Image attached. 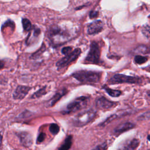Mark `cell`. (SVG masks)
<instances>
[{"mask_svg": "<svg viewBox=\"0 0 150 150\" xmlns=\"http://www.w3.org/2000/svg\"><path fill=\"white\" fill-rule=\"evenodd\" d=\"M47 35L53 46L61 45L73 38V35L68 30L58 25L52 26L48 30Z\"/></svg>", "mask_w": 150, "mask_h": 150, "instance_id": "6da1fadb", "label": "cell"}, {"mask_svg": "<svg viewBox=\"0 0 150 150\" xmlns=\"http://www.w3.org/2000/svg\"><path fill=\"white\" fill-rule=\"evenodd\" d=\"M71 76L77 80L83 83H96L100 79L99 73L90 70L77 71L73 73Z\"/></svg>", "mask_w": 150, "mask_h": 150, "instance_id": "7a4b0ae2", "label": "cell"}, {"mask_svg": "<svg viewBox=\"0 0 150 150\" xmlns=\"http://www.w3.org/2000/svg\"><path fill=\"white\" fill-rule=\"evenodd\" d=\"M96 111L90 108L84 110L77 115L73 119V124L76 127H83L91 122L96 117Z\"/></svg>", "mask_w": 150, "mask_h": 150, "instance_id": "3957f363", "label": "cell"}, {"mask_svg": "<svg viewBox=\"0 0 150 150\" xmlns=\"http://www.w3.org/2000/svg\"><path fill=\"white\" fill-rule=\"evenodd\" d=\"M88 103V98L86 96H81L76 98L71 101L66 107V108L62 111L63 114H70L79 111L83 108H85Z\"/></svg>", "mask_w": 150, "mask_h": 150, "instance_id": "277c9868", "label": "cell"}, {"mask_svg": "<svg viewBox=\"0 0 150 150\" xmlns=\"http://www.w3.org/2000/svg\"><path fill=\"white\" fill-rule=\"evenodd\" d=\"M141 79L137 77L127 76L122 74H115L109 80L108 83L111 84L121 83H139Z\"/></svg>", "mask_w": 150, "mask_h": 150, "instance_id": "5b68a950", "label": "cell"}, {"mask_svg": "<svg viewBox=\"0 0 150 150\" xmlns=\"http://www.w3.org/2000/svg\"><path fill=\"white\" fill-rule=\"evenodd\" d=\"M100 51L98 43L96 42H92L90 44L89 52L84 59L85 63L97 64L100 62Z\"/></svg>", "mask_w": 150, "mask_h": 150, "instance_id": "8992f818", "label": "cell"}, {"mask_svg": "<svg viewBox=\"0 0 150 150\" xmlns=\"http://www.w3.org/2000/svg\"><path fill=\"white\" fill-rule=\"evenodd\" d=\"M81 50L80 48H76L70 53L60 59L56 63V66L59 68H63L68 66L69 64L76 60L80 56Z\"/></svg>", "mask_w": 150, "mask_h": 150, "instance_id": "52a82bcc", "label": "cell"}, {"mask_svg": "<svg viewBox=\"0 0 150 150\" xmlns=\"http://www.w3.org/2000/svg\"><path fill=\"white\" fill-rule=\"evenodd\" d=\"M117 105V103L108 100L104 97H100L96 100V107L101 110H109Z\"/></svg>", "mask_w": 150, "mask_h": 150, "instance_id": "ba28073f", "label": "cell"}, {"mask_svg": "<svg viewBox=\"0 0 150 150\" xmlns=\"http://www.w3.org/2000/svg\"><path fill=\"white\" fill-rule=\"evenodd\" d=\"M30 89L31 87L29 86H18L13 94V98L15 100H22L26 96Z\"/></svg>", "mask_w": 150, "mask_h": 150, "instance_id": "9c48e42d", "label": "cell"}, {"mask_svg": "<svg viewBox=\"0 0 150 150\" xmlns=\"http://www.w3.org/2000/svg\"><path fill=\"white\" fill-rule=\"evenodd\" d=\"M103 29V23L100 20L95 21L87 26V33L88 35H95L98 33Z\"/></svg>", "mask_w": 150, "mask_h": 150, "instance_id": "30bf717a", "label": "cell"}, {"mask_svg": "<svg viewBox=\"0 0 150 150\" xmlns=\"http://www.w3.org/2000/svg\"><path fill=\"white\" fill-rule=\"evenodd\" d=\"M139 144V139L132 138L122 144L118 150H135Z\"/></svg>", "mask_w": 150, "mask_h": 150, "instance_id": "8fae6325", "label": "cell"}, {"mask_svg": "<svg viewBox=\"0 0 150 150\" xmlns=\"http://www.w3.org/2000/svg\"><path fill=\"white\" fill-rule=\"evenodd\" d=\"M135 127V124L131 122H125L118 125L114 129V133L115 134H121L124 132H126Z\"/></svg>", "mask_w": 150, "mask_h": 150, "instance_id": "7c38bea8", "label": "cell"}, {"mask_svg": "<svg viewBox=\"0 0 150 150\" xmlns=\"http://www.w3.org/2000/svg\"><path fill=\"white\" fill-rule=\"evenodd\" d=\"M40 33V30L39 28L34 26L32 27V29L29 32V35L28 36V38L26 39V44L28 45H30L32 44L35 40L38 39L39 35Z\"/></svg>", "mask_w": 150, "mask_h": 150, "instance_id": "4fadbf2b", "label": "cell"}, {"mask_svg": "<svg viewBox=\"0 0 150 150\" xmlns=\"http://www.w3.org/2000/svg\"><path fill=\"white\" fill-rule=\"evenodd\" d=\"M18 136L20 138L21 142L24 146L26 147H29L32 145V139L31 135L29 133L25 132H21L19 134Z\"/></svg>", "mask_w": 150, "mask_h": 150, "instance_id": "5bb4252c", "label": "cell"}, {"mask_svg": "<svg viewBox=\"0 0 150 150\" xmlns=\"http://www.w3.org/2000/svg\"><path fill=\"white\" fill-rule=\"evenodd\" d=\"M67 93V90L64 88L62 89L59 91H57L53 96V97L48 102V105L49 107L53 106L63 96H64Z\"/></svg>", "mask_w": 150, "mask_h": 150, "instance_id": "9a60e30c", "label": "cell"}, {"mask_svg": "<svg viewBox=\"0 0 150 150\" xmlns=\"http://www.w3.org/2000/svg\"><path fill=\"white\" fill-rule=\"evenodd\" d=\"M72 145V136L68 135L57 150H69Z\"/></svg>", "mask_w": 150, "mask_h": 150, "instance_id": "2e32d148", "label": "cell"}, {"mask_svg": "<svg viewBox=\"0 0 150 150\" xmlns=\"http://www.w3.org/2000/svg\"><path fill=\"white\" fill-rule=\"evenodd\" d=\"M103 88L111 97H117L120 96L121 94V91L118 90H113L112 88H109L106 85H104L103 87Z\"/></svg>", "mask_w": 150, "mask_h": 150, "instance_id": "e0dca14e", "label": "cell"}, {"mask_svg": "<svg viewBox=\"0 0 150 150\" xmlns=\"http://www.w3.org/2000/svg\"><path fill=\"white\" fill-rule=\"evenodd\" d=\"M22 24L23 31L25 32H30L32 28V25L30 21L27 18H22Z\"/></svg>", "mask_w": 150, "mask_h": 150, "instance_id": "ac0fdd59", "label": "cell"}, {"mask_svg": "<svg viewBox=\"0 0 150 150\" xmlns=\"http://www.w3.org/2000/svg\"><path fill=\"white\" fill-rule=\"evenodd\" d=\"M135 52L142 54L150 53V48L145 45H140L135 49Z\"/></svg>", "mask_w": 150, "mask_h": 150, "instance_id": "d6986e66", "label": "cell"}, {"mask_svg": "<svg viewBox=\"0 0 150 150\" xmlns=\"http://www.w3.org/2000/svg\"><path fill=\"white\" fill-rule=\"evenodd\" d=\"M46 87H44L40 89H39V90H38L37 91H36L32 96H31V98H39L40 97H42V96L46 94Z\"/></svg>", "mask_w": 150, "mask_h": 150, "instance_id": "ffe728a7", "label": "cell"}, {"mask_svg": "<svg viewBox=\"0 0 150 150\" xmlns=\"http://www.w3.org/2000/svg\"><path fill=\"white\" fill-rule=\"evenodd\" d=\"M148 60V57L145 56H142L141 55H137L134 57V61L136 63L138 64H141L145 63Z\"/></svg>", "mask_w": 150, "mask_h": 150, "instance_id": "44dd1931", "label": "cell"}, {"mask_svg": "<svg viewBox=\"0 0 150 150\" xmlns=\"http://www.w3.org/2000/svg\"><path fill=\"white\" fill-rule=\"evenodd\" d=\"M60 130V128L59 125L55 123H53L50 124L49 127V131L53 135H56Z\"/></svg>", "mask_w": 150, "mask_h": 150, "instance_id": "7402d4cb", "label": "cell"}, {"mask_svg": "<svg viewBox=\"0 0 150 150\" xmlns=\"http://www.w3.org/2000/svg\"><path fill=\"white\" fill-rule=\"evenodd\" d=\"M142 32L147 38H150V26L149 25H145L142 28Z\"/></svg>", "mask_w": 150, "mask_h": 150, "instance_id": "603a6c76", "label": "cell"}, {"mask_svg": "<svg viewBox=\"0 0 150 150\" xmlns=\"http://www.w3.org/2000/svg\"><path fill=\"white\" fill-rule=\"evenodd\" d=\"M150 118V111L146 112L138 117V120L142 121V120H146Z\"/></svg>", "mask_w": 150, "mask_h": 150, "instance_id": "cb8c5ba5", "label": "cell"}, {"mask_svg": "<svg viewBox=\"0 0 150 150\" xmlns=\"http://www.w3.org/2000/svg\"><path fill=\"white\" fill-rule=\"evenodd\" d=\"M107 144L106 142H104L101 144L97 145L91 150H107Z\"/></svg>", "mask_w": 150, "mask_h": 150, "instance_id": "d4e9b609", "label": "cell"}, {"mask_svg": "<svg viewBox=\"0 0 150 150\" xmlns=\"http://www.w3.org/2000/svg\"><path fill=\"white\" fill-rule=\"evenodd\" d=\"M72 52V47L70 46L64 47L62 49V53L64 54L65 56L69 54Z\"/></svg>", "mask_w": 150, "mask_h": 150, "instance_id": "484cf974", "label": "cell"}, {"mask_svg": "<svg viewBox=\"0 0 150 150\" xmlns=\"http://www.w3.org/2000/svg\"><path fill=\"white\" fill-rule=\"evenodd\" d=\"M98 12L96 11H91L89 14V17L90 19L96 18L98 17Z\"/></svg>", "mask_w": 150, "mask_h": 150, "instance_id": "4316f807", "label": "cell"}, {"mask_svg": "<svg viewBox=\"0 0 150 150\" xmlns=\"http://www.w3.org/2000/svg\"><path fill=\"white\" fill-rule=\"evenodd\" d=\"M45 136H46V135H45V134L44 133H43V132L40 133V134L39 135L38 137L37 142H38V143H40V142H43V141H44L45 138Z\"/></svg>", "mask_w": 150, "mask_h": 150, "instance_id": "83f0119b", "label": "cell"}, {"mask_svg": "<svg viewBox=\"0 0 150 150\" xmlns=\"http://www.w3.org/2000/svg\"><path fill=\"white\" fill-rule=\"evenodd\" d=\"M4 62L2 60H0V69H2L4 67Z\"/></svg>", "mask_w": 150, "mask_h": 150, "instance_id": "f1b7e54d", "label": "cell"}, {"mask_svg": "<svg viewBox=\"0 0 150 150\" xmlns=\"http://www.w3.org/2000/svg\"><path fill=\"white\" fill-rule=\"evenodd\" d=\"M2 135L0 134V146H1V144H2Z\"/></svg>", "mask_w": 150, "mask_h": 150, "instance_id": "f546056e", "label": "cell"}, {"mask_svg": "<svg viewBox=\"0 0 150 150\" xmlns=\"http://www.w3.org/2000/svg\"><path fill=\"white\" fill-rule=\"evenodd\" d=\"M147 94H148V96L150 97V90H149V91H148L147 92Z\"/></svg>", "mask_w": 150, "mask_h": 150, "instance_id": "4dcf8cb0", "label": "cell"}, {"mask_svg": "<svg viewBox=\"0 0 150 150\" xmlns=\"http://www.w3.org/2000/svg\"><path fill=\"white\" fill-rule=\"evenodd\" d=\"M146 69H147V70L150 71V66H149L148 67H146Z\"/></svg>", "mask_w": 150, "mask_h": 150, "instance_id": "1f68e13d", "label": "cell"}, {"mask_svg": "<svg viewBox=\"0 0 150 150\" xmlns=\"http://www.w3.org/2000/svg\"><path fill=\"white\" fill-rule=\"evenodd\" d=\"M148 139L149 141H150V134L148 136Z\"/></svg>", "mask_w": 150, "mask_h": 150, "instance_id": "d6a6232c", "label": "cell"}]
</instances>
